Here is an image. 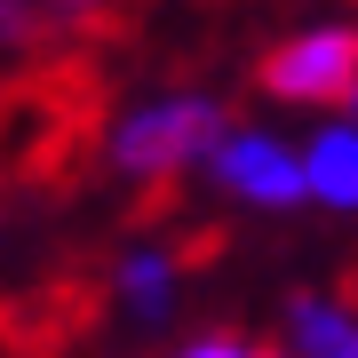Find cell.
<instances>
[{
  "label": "cell",
  "instance_id": "cell-1",
  "mask_svg": "<svg viewBox=\"0 0 358 358\" xmlns=\"http://www.w3.org/2000/svg\"><path fill=\"white\" fill-rule=\"evenodd\" d=\"M215 136H223V112L207 96H159V103H136V112L112 128V167L159 183V176H176V167L207 159Z\"/></svg>",
  "mask_w": 358,
  "mask_h": 358
},
{
  "label": "cell",
  "instance_id": "cell-2",
  "mask_svg": "<svg viewBox=\"0 0 358 358\" xmlns=\"http://www.w3.org/2000/svg\"><path fill=\"white\" fill-rule=\"evenodd\" d=\"M263 88L287 103H334L358 96V32L350 24H319V32H294L263 56Z\"/></svg>",
  "mask_w": 358,
  "mask_h": 358
},
{
  "label": "cell",
  "instance_id": "cell-3",
  "mask_svg": "<svg viewBox=\"0 0 358 358\" xmlns=\"http://www.w3.org/2000/svg\"><path fill=\"white\" fill-rule=\"evenodd\" d=\"M207 176L247 207H303V152L263 128H223L207 143Z\"/></svg>",
  "mask_w": 358,
  "mask_h": 358
},
{
  "label": "cell",
  "instance_id": "cell-4",
  "mask_svg": "<svg viewBox=\"0 0 358 358\" xmlns=\"http://www.w3.org/2000/svg\"><path fill=\"white\" fill-rule=\"evenodd\" d=\"M303 199L358 215V128H350V120H343V128H319L303 143Z\"/></svg>",
  "mask_w": 358,
  "mask_h": 358
},
{
  "label": "cell",
  "instance_id": "cell-5",
  "mask_svg": "<svg viewBox=\"0 0 358 358\" xmlns=\"http://www.w3.org/2000/svg\"><path fill=\"white\" fill-rule=\"evenodd\" d=\"M287 334H294V358H358V310H343L334 294H294Z\"/></svg>",
  "mask_w": 358,
  "mask_h": 358
},
{
  "label": "cell",
  "instance_id": "cell-6",
  "mask_svg": "<svg viewBox=\"0 0 358 358\" xmlns=\"http://www.w3.org/2000/svg\"><path fill=\"white\" fill-rule=\"evenodd\" d=\"M120 303H128L136 327H159L167 310H176V263L159 255V247H136V255H120Z\"/></svg>",
  "mask_w": 358,
  "mask_h": 358
},
{
  "label": "cell",
  "instance_id": "cell-7",
  "mask_svg": "<svg viewBox=\"0 0 358 358\" xmlns=\"http://www.w3.org/2000/svg\"><path fill=\"white\" fill-rule=\"evenodd\" d=\"M183 358H255V350H247V343H231V334H207V343H192Z\"/></svg>",
  "mask_w": 358,
  "mask_h": 358
},
{
  "label": "cell",
  "instance_id": "cell-8",
  "mask_svg": "<svg viewBox=\"0 0 358 358\" xmlns=\"http://www.w3.org/2000/svg\"><path fill=\"white\" fill-rule=\"evenodd\" d=\"M32 32V8H0V40H24Z\"/></svg>",
  "mask_w": 358,
  "mask_h": 358
},
{
  "label": "cell",
  "instance_id": "cell-9",
  "mask_svg": "<svg viewBox=\"0 0 358 358\" xmlns=\"http://www.w3.org/2000/svg\"><path fill=\"white\" fill-rule=\"evenodd\" d=\"M350 103H358V96H350ZM350 128H358V120H350Z\"/></svg>",
  "mask_w": 358,
  "mask_h": 358
}]
</instances>
